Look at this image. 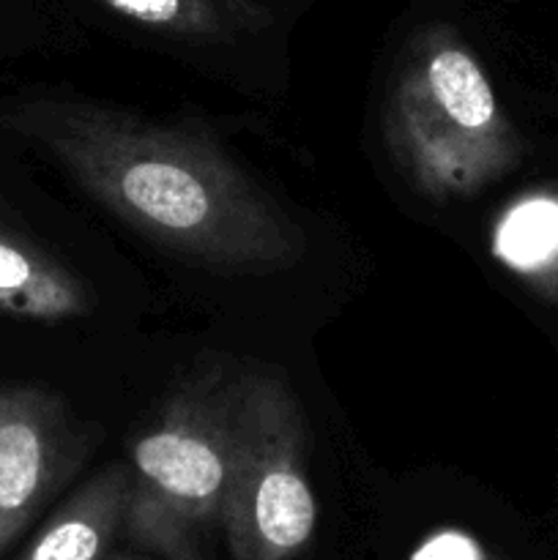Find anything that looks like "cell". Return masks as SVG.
Masks as SVG:
<instances>
[{
	"mask_svg": "<svg viewBox=\"0 0 558 560\" xmlns=\"http://www.w3.org/2000/svg\"><path fill=\"white\" fill-rule=\"evenodd\" d=\"M113 14L189 42H233L266 31L271 11L257 0H96Z\"/></svg>",
	"mask_w": 558,
	"mask_h": 560,
	"instance_id": "ba28073f",
	"label": "cell"
},
{
	"mask_svg": "<svg viewBox=\"0 0 558 560\" xmlns=\"http://www.w3.org/2000/svg\"><path fill=\"white\" fill-rule=\"evenodd\" d=\"M383 137L399 173L435 202L470 197L514 159L490 77L449 25L421 27L383 102Z\"/></svg>",
	"mask_w": 558,
	"mask_h": 560,
	"instance_id": "7a4b0ae2",
	"label": "cell"
},
{
	"mask_svg": "<svg viewBox=\"0 0 558 560\" xmlns=\"http://www.w3.org/2000/svg\"><path fill=\"white\" fill-rule=\"evenodd\" d=\"M241 370L211 364L186 377L131 446L120 528L164 560H202L235 459Z\"/></svg>",
	"mask_w": 558,
	"mask_h": 560,
	"instance_id": "3957f363",
	"label": "cell"
},
{
	"mask_svg": "<svg viewBox=\"0 0 558 560\" xmlns=\"http://www.w3.org/2000/svg\"><path fill=\"white\" fill-rule=\"evenodd\" d=\"M109 560H126V558H109Z\"/></svg>",
	"mask_w": 558,
	"mask_h": 560,
	"instance_id": "30bf717a",
	"label": "cell"
},
{
	"mask_svg": "<svg viewBox=\"0 0 558 560\" xmlns=\"http://www.w3.org/2000/svg\"><path fill=\"white\" fill-rule=\"evenodd\" d=\"M496 252L514 268H539L558 252V202L528 200L503 219Z\"/></svg>",
	"mask_w": 558,
	"mask_h": 560,
	"instance_id": "9c48e42d",
	"label": "cell"
},
{
	"mask_svg": "<svg viewBox=\"0 0 558 560\" xmlns=\"http://www.w3.org/2000/svg\"><path fill=\"white\" fill-rule=\"evenodd\" d=\"M0 124L53 156L135 233L186 262L266 277L304 257L299 224L206 131L49 96L9 104Z\"/></svg>",
	"mask_w": 558,
	"mask_h": 560,
	"instance_id": "6da1fadb",
	"label": "cell"
},
{
	"mask_svg": "<svg viewBox=\"0 0 558 560\" xmlns=\"http://www.w3.org/2000/svg\"><path fill=\"white\" fill-rule=\"evenodd\" d=\"M93 441L58 392L0 383V556L74 479Z\"/></svg>",
	"mask_w": 558,
	"mask_h": 560,
	"instance_id": "5b68a950",
	"label": "cell"
},
{
	"mask_svg": "<svg viewBox=\"0 0 558 560\" xmlns=\"http://www.w3.org/2000/svg\"><path fill=\"white\" fill-rule=\"evenodd\" d=\"M85 279L25 235L0 224V317L63 323L91 315Z\"/></svg>",
	"mask_w": 558,
	"mask_h": 560,
	"instance_id": "8992f818",
	"label": "cell"
},
{
	"mask_svg": "<svg viewBox=\"0 0 558 560\" xmlns=\"http://www.w3.org/2000/svg\"><path fill=\"white\" fill-rule=\"evenodd\" d=\"M129 468L109 465L80 487L16 560H104L124 520Z\"/></svg>",
	"mask_w": 558,
	"mask_h": 560,
	"instance_id": "52a82bcc",
	"label": "cell"
},
{
	"mask_svg": "<svg viewBox=\"0 0 558 560\" xmlns=\"http://www.w3.org/2000/svg\"><path fill=\"white\" fill-rule=\"evenodd\" d=\"M315 523L304 410L282 372L241 370L235 459L222 506L230 560H295Z\"/></svg>",
	"mask_w": 558,
	"mask_h": 560,
	"instance_id": "277c9868",
	"label": "cell"
}]
</instances>
